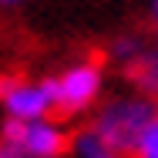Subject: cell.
Instances as JSON below:
<instances>
[{
	"mask_svg": "<svg viewBox=\"0 0 158 158\" xmlns=\"http://www.w3.org/2000/svg\"><path fill=\"white\" fill-rule=\"evenodd\" d=\"M152 121H155V108L148 101H111L101 111L94 131L104 138L111 155L114 152H135Z\"/></svg>",
	"mask_w": 158,
	"mask_h": 158,
	"instance_id": "cell-1",
	"label": "cell"
},
{
	"mask_svg": "<svg viewBox=\"0 0 158 158\" xmlns=\"http://www.w3.org/2000/svg\"><path fill=\"white\" fill-rule=\"evenodd\" d=\"M51 94H54V108L61 114H77L81 108H88L98 98L101 88V71L94 64H77L71 71H64L61 77H51Z\"/></svg>",
	"mask_w": 158,
	"mask_h": 158,
	"instance_id": "cell-2",
	"label": "cell"
},
{
	"mask_svg": "<svg viewBox=\"0 0 158 158\" xmlns=\"http://www.w3.org/2000/svg\"><path fill=\"white\" fill-rule=\"evenodd\" d=\"M3 138L7 145H17L24 148L31 158H57L64 152V131L57 125H47L44 118L37 121H20V118H10L3 125Z\"/></svg>",
	"mask_w": 158,
	"mask_h": 158,
	"instance_id": "cell-3",
	"label": "cell"
},
{
	"mask_svg": "<svg viewBox=\"0 0 158 158\" xmlns=\"http://www.w3.org/2000/svg\"><path fill=\"white\" fill-rule=\"evenodd\" d=\"M3 104L10 111V118H20V121H37L44 118L51 108H54V94H51V84H14L7 94H3Z\"/></svg>",
	"mask_w": 158,
	"mask_h": 158,
	"instance_id": "cell-4",
	"label": "cell"
},
{
	"mask_svg": "<svg viewBox=\"0 0 158 158\" xmlns=\"http://www.w3.org/2000/svg\"><path fill=\"white\" fill-rule=\"evenodd\" d=\"M131 81H138L145 91H158V54H141L128 67Z\"/></svg>",
	"mask_w": 158,
	"mask_h": 158,
	"instance_id": "cell-5",
	"label": "cell"
},
{
	"mask_svg": "<svg viewBox=\"0 0 158 158\" xmlns=\"http://www.w3.org/2000/svg\"><path fill=\"white\" fill-rule=\"evenodd\" d=\"M74 155L77 158H108L111 152H108V145L98 131H81L77 141H74Z\"/></svg>",
	"mask_w": 158,
	"mask_h": 158,
	"instance_id": "cell-6",
	"label": "cell"
},
{
	"mask_svg": "<svg viewBox=\"0 0 158 158\" xmlns=\"http://www.w3.org/2000/svg\"><path fill=\"white\" fill-rule=\"evenodd\" d=\"M135 155H138V158H158V118L145 128V135H141Z\"/></svg>",
	"mask_w": 158,
	"mask_h": 158,
	"instance_id": "cell-7",
	"label": "cell"
},
{
	"mask_svg": "<svg viewBox=\"0 0 158 158\" xmlns=\"http://www.w3.org/2000/svg\"><path fill=\"white\" fill-rule=\"evenodd\" d=\"M114 54L125 57V61H135V57H141V44L131 40V37H128V40H118V44H114Z\"/></svg>",
	"mask_w": 158,
	"mask_h": 158,
	"instance_id": "cell-8",
	"label": "cell"
},
{
	"mask_svg": "<svg viewBox=\"0 0 158 158\" xmlns=\"http://www.w3.org/2000/svg\"><path fill=\"white\" fill-rule=\"evenodd\" d=\"M0 158H31L24 148H17V145H3L0 148Z\"/></svg>",
	"mask_w": 158,
	"mask_h": 158,
	"instance_id": "cell-9",
	"label": "cell"
},
{
	"mask_svg": "<svg viewBox=\"0 0 158 158\" xmlns=\"http://www.w3.org/2000/svg\"><path fill=\"white\" fill-rule=\"evenodd\" d=\"M14 84H17V81H10V77H0V98L7 94V91H10V88H14Z\"/></svg>",
	"mask_w": 158,
	"mask_h": 158,
	"instance_id": "cell-10",
	"label": "cell"
},
{
	"mask_svg": "<svg viewBox=\"0 0 158 158\" xmlns=\"http://www.w3.org/2000/svg\"><path fill=\"white\" fill-rule=\"evenodd\" d=\"M152 14H155V20H158V0H152Z\"/></svg>",
	"mask_w": 158,
	"mask_h": 158,
	"instance_id": "cell-11",
	"label": "cell"
},
{
	"mask_svg": "<svg viewBox=\"0 0 158 158\" xmlns=\"http://www.w3.org/2000/svg\"><path fill=\"white\" fill-rule=\"evenodd\" d=\"M0 3H17V0H0Z\"/></svg>",
	"mask_w": 158,
	"mask_h": 158,
	"instance_id": "cell-12",
	"label": "cell"
},
{
	"mask_svg": "<svg viewBox=\"0 0 158 158\" xmlns=\"http://www.w3.org/2000/svg\"><path fill=\"white\" fill-rule=\"evenodd\" d=\"M108 158H114V155H108Z\"/></svg>",
	"mask_w": 158,
	"mask_h": 158,
	"instance_id": "cell-13",
	"label": "cell"
}]
</instances>
